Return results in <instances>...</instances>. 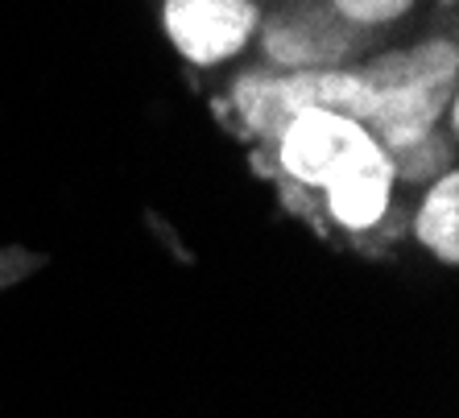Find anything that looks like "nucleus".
<instances>
[{
  "label": "nucleus",
  "instance_id": "f257e3e1",
  "mask_svg": "<svg viewBox=\"0 0 459 418\" xmlns=\"http://www.w3.org/2000/svg\"><path fill=\"white\" fill-rule=\"evenodd\" d=\"M236 117L256 141H278V133L307 108H327L368 125L377 104V91L364 83L356 66H323V71H273L256 66L240 71L228 87Z\"/></svg>",
  "mask_w": 459,
  "mask_h": 418
},
{
  "label": "nucleus",
  "instance_id": "f03ea898",
  "mask_svg": "<svg viewBox=\"0 0 459 418\" xmlns=\"http://www.w3.org/2000/svg\"><path fill=\"white\" fill-rule=\"evenodd\" d=\"M381 141L364 129L360 120L327 112V108H307L278 133L273 150H278V170L294 187L319 195L323 187L340 179L348 166L373 153Z\"/></svg>",
  "mask_w": 459,
  "mask_h": 418
},
{
  "label": "nucleus",
  "instance_id": "7ed1b4c3",
  "mask_svg": "<svg viewBox=\"0 0 459 418\" xmlns=\"http://www.w3.org/2000/svg\"><path fill=\"white\" fill-rule=\"evenodd\" d=\"M368 30L343 22L332 4H307L286 9L261 25V50L273 71H323V66H348Z\"/></svg>",
  "mask_w": 459,
  "mask_h": 418
},
{
  "label": "nucleus",
  "instance_id": "20e7f679",
  "mask_svg": "<svg viewBox=\"0 0 459 418\" xmlns=\"http://www.w3.org/2000/svg\"><path fill=\"white\" fill-rule=\"evenodd\" d=\"M261 30L253 0H161V33L191 66H224Z\"/></svg>",
  "mask_w": 459,
  "mask_h": 418
},
{
  "label": "nucleus",
  "instance_id": "39448f33",
  "mask_svg": "<svg viewBox=\"0 0 459 418\" xmlns=\"http://www.w3.org/2000/svg\"><path fill=\"white\" fill-rule=\"evenodd\" d=\"M394 187H397V166L394 153L377 145L373 153H364L356 166L332 179V183L319 191L323 207H327V220L343 232H373L389 215V204H394Z\"/></svg>",
  "mask_w": 459,
  "mask_h": 418
},
{
  "label": "nucleus",
  "instance_id": "423d86ee",
  "mask_svg": "<svg viewBox=\"0 0 459 418\" xmlns=\"http://www.w3.org/2000/svg\"><path fill=\"white\" fill-rule=\"evenodd\" d=\"M455 108V83H414L377 91L373 117L364 129L373 133L389 153H402L438 129V120Z\"/></svg>",
  "mask_w": 459,
  "mask_h": 418
},
{
  "label": "nucleus",
  "instance_id": "0eeeda50",
  "mask_svg": "<svg viewBox=\"0 0 459 418\" xmlns=\"http://www.w3.org/2000/svg\"><path fill=\"white\" fill-rule=\"evenodd\" d=\"M364 83L373 91H389V87H414V83H455L459 75V50L451 38H430L410 50H389L377 54L368 63L356 66Z\"/></svg>",
  "mask_w": 459,
  "mask_h": 418
},
{
  "label": "nucleus",
  "instance_id": "6e6552de",
  "mask_svg": "<svg viewBox=\"0 0 459 418\" xmlns=\"http://www.w3.org/2000/svg\"><path fill=\"white\" fill-rule=\"evenodd\" d=\"M414 236L443 266H459V174L443 170L430 179L414 212Z\"/></svg>",
  "mask_w": 459,
  "mask_h": 418
},
{
  "label": "nucleus",
  "instance_id": "1a4fd4ad",
  "mask_svg": "<svg viewBox=\"0 0 459 418\" xmlns=\"http://www.w3.org/2000/svg\"><path fill=\"white\" fill-rule=\"evenodd\" d=\"M394 166H397V183H430L443 170H451V141L430 133L427 141L394 153Z\"/></svg>",
  "mask_w": 459,
  "mask_h": 418
},
{
  "label": "nucleus",
  "instance_id": "9d476101",
  "mask_svg": "<svg viewBox=\"0 0 459 418\" xmlns=\"http://www.w3.org/2000/svg\"><path fill=\"white\" fill-rule=\"evenodd\" d=\"M327 4L340 13L343 22H352V25L373 33V30H381V25L402 22L418 0H327Z\"/></svg>",
  "mask_w": 459,
  "mask_h": 418
}]
</instances>
